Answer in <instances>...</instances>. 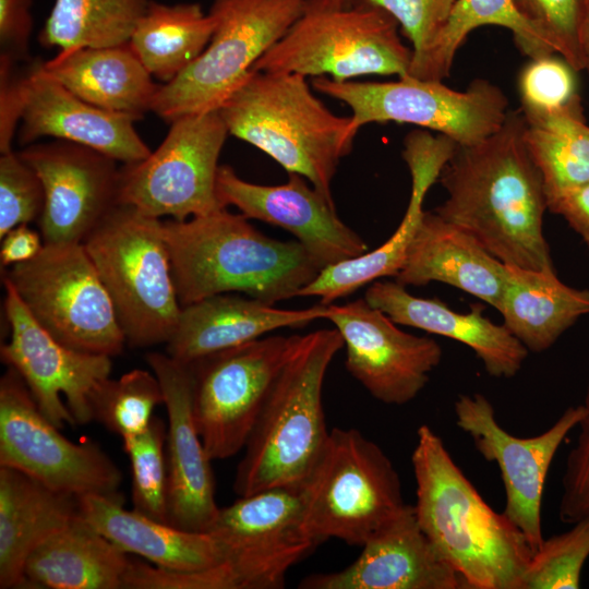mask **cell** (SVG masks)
<instances>
[{
	"mask_svg": "<svg viewBox=\"0 0 589 589\" xmlns=\"http://www.w3.org/2000/svg\"><path fill=\"white\" fill-rule=\"evenodd\" d=\"M303 485L239 496L219 508L208 532L224 544L226 557L208 569L211 589L285 586L288 570L320 544L304 526Z\"/></svg>",
	"mask_w": 589,
	"mask_h": 589,
	"instance_id": "7c38bea8",
	"label": "cell"
},
{
	"mask_svg": "<svg viewBox=\"0 0 589 589\" xmlns=\"http://www.w3.org/2000/svg\"><path fill=\"white\" fill-rule=\"evenodd\" d=\"M342 347L336 328L297 336L243 448L233 481L238 496L303 485L312 476L330 433L322 399L324 378Z\"/></svg>",
	"mask_w": 589,
	"mask_h": 589,
	"instance_id": "277c9868",
	"label": "cell"
},
{
	"mask_svg": "<svg viewBox=\"0 0 589 589\" xmlns=\"http://www.w3.org/2000/svg\"><path fill=\"white\" fill-rule=\"evenodd\" d=\"M81 517L128 554L177 572H197L225 561L224 544L209 532H194L123 508V498L79 497Z\"/></svg>",
	"mask_w": 589,
	"mask_h": 589,
	"instance_id": "83f0119b",
	"label": "cell"
},
{
	"mask_svg": "<svg viewBox=\"0 0 589 589\" xmlns=\"http://www.w3.org/2000/svg\"><path fill=\"white\" fill-rule=\"evenodd\" d=\"M45 204L36 171L13 151L0 157V238L12 228L38 220Z\"/></svg>",
	"mask_w": 589,
	"mask_h": 589,
	"instance_id": "60d3db41",
	"label": "cell"
},
{
	"mask_svg": "<svg viewBox=\"0 0 589 589\" xmlns=\"http://www.w3.org/2000/svg\"><path fill=\"white\" fill-rule=\"evenodd\" d=\"M166 436L164 421L153 418L144 432L122 441L131 464L133 509L169 524Z\"/></svg>",
	"mask_w": 589,
	"mask_h": 589,
	"instance_id": "74e56055",
	"label": "cell"
},
{
	"mask_svg": "<svg viewBox=\"0 0 589 589\" xmlns=\"http://www.w3.org/2000/svg\"><path fill=\"white\" fill-rule=\"evenodd\" d=\"M229 134L264 152L288 173L304 177L327 199L357 132L333 113L306 77L252 70L218 108Z\"/></svg>",
	"mask_w": 589,
	"mask_h": 589,
	"instance_id": "5b68a950",
	"label": "cell"
},
{
	"mask_svg": "<svg viewBox=\"0 0 589 589\" xmlns=\"http://www.w3.org/2000/svg\"><path fill=\"white\" fill-rule=\"evenodd\" d=\"M588 557L589 515L543 540L531 557L524 589H578Z\"/></svg>",
	"mask_w": 589,
	"mask_h": 589,
	"instance_id": "f35d334b",
	"label": "cell"
},
{
	"mask_svg": "<svg viewBox=\"0 0 589 589\" xmlns=\"http://www.w3.org/2000/svg\"><path fill=\"white\" fill-rule=\"evenodd\" d=\"M304 4L305 0H213L209 43L183 72L160 84L152 111L170 123L218 110L298 20Z\"/></svg>",
	"mask_w": 589,
	"mask_h": 589,
	"instance_id": "ba28073f",
	"label": "cell"
},
{
	"mask_svg": "<svg viewBox=\"0 0 589 589\" xmlns=\"http://www.w3.org/2000/svg\"><path fill=\"white\" fill-rule=\"evenodd\" d=\"M455 422L479 454L500 469L505 492L504 514L527 538L533 553L541 546L542 496L552 460L567 434L578 425L584 408L568 407L544 432L518 437L497 421L492 402L481 393L460 394Z\"/></svg>",
	"mask_w": 589,
	"mask_h": 589,
	"instance_id": "e0dca14e",
	"label": "cell"
},
{
	"mask_svg": "<svg viewBox=\"0 0 589 589\" xmlns=\"http://www.w3.org/2000/svg\"><path fill=\"white\" fill-rule=\"evenodd\" d=\"M288 176L284 184H256L220 165L216 195L221 207L236 206L249 219L289 231L321 269L368 252L365 241L338 217L333 200L310 187L304 177Z\"/></svg>",
	"mask_w": 589,
	"mask_h": 589,
	"instance_id": "ffe728a7",
	"label": "cell"
},
{
	"mask_svg": "<svg viewBox=\"0 0 589 589\" xmlns=\"http://www.w3.org/2000/svg\"><path fill=\"white\" fill-rule=\"evenodd\" d=\"M417 520L470 589H524L533 550L522 531L481 496L426 424L411 455Z\"/></svg>",
	"mask_w": 589,
	"mask_h": 589,
	"instance_id": "7a4b0ae2",
	"label": "cell"
},
{
	"mask_svg": "<svg viewBox=\"0 0 589 589\" xmlns=\"http://www.w3.org/2000/svg\"><path fill=\"white\" fill-rule=\"evenodd\" d=\"M130 563L79 515L34 548L24 574L31 588L124 589Z\"/></svg>",
	"mask_w": 589,
	"mask_h": 589,
	"instance_id": "4dcf8cb0",
	"label": "cell"
},
{
	"mask_svg": "<svg viewBox=\"0 0 589 589\" xmlns=\"http://www.w3.org/2000/svg\"><path fill=\"white\" fill-rule=\"evenodd\" d=\"M79 515L77 496L0 466V588H31L24 574L27 556Z\"/></svg>",
	"mask_w": 589,
	"mask_h": 589,
	"instance_id": "f1b7e54d",
	"label": "cell"
},
{
	"mask_svg": "<svg viewBox=\"0 0 589 589\" xmlns=\"http://www.w3.org/2000/svg\"><path fill=\"white\" fill-rule=\"evenodd\" d=\"M327 304L301 310L279 309L254 298L215 294L182 306L166 342V353L190 364L206 356L261 338L283 327H301L324 318Z\"/></svg>",
	"mask_w": 589,
	"mask_h": 589,
	"instance_id": "d4e9b609",
	"label": "cell"
},
{
	"mask_svg": "<svg viewBox=\"0 0 589 589\" xmlns=\"http://www.w3.org/2000/svg\"><path fill=\"white\" fill-rule=\"evenodd\" d=\"M364 299L396 324L466 345L493 377L515 376L528 357V349L504 324H495L485 317L480 305L467 313L456 312L437 299L412 296L397 281H373L366 288Z\"/></svg>",
	"mask_w": 589,
	"mask_h": 589,
	"instance_id": "484cf974",
	"label": "cell"
},
{
	"mask_svg": "<svg viewBox=\"0 0 589 589\" xmlns=\"http://www.w3.org/2000/svg\"><path fill=\"white\" fill-rule=\"evenodd\" d=\"M0 466L74 496L123 498L122 474L94 443H73L39 410L21 375L8 366L0 380Z\"/></svg>",
	"mask_w": 589,
	"mask_h": 589,
	"instance_id": "9a60e30c",
	"label": "cell"
},
{
	"mask_svg": "<svg viewBox=\"0 0 589 589\" xmlns=\"http://www.w3.org/2000/svg\"><path fill=\"white\" fill-rule=\"evenodd\" d=\"M22 98L21 145L50 136L87 146L122 164L151 154L133 117L84 101L49 75L41 61L32 63L23 75Z\"/></svg>",
	"mask_w": 589,
	"mask_h": 589,
	"instance_id": "603a6c76",
	"label": "cell"
},
{
	"mask_svg": "<svg viewBox=\"0 0 589 589\" xmlns=\"http://www.w3.org/2000/svg\"><path fill=\"white\" fill-rule=\"evenodd\" d=\"M112 302L125 344H165L181 312L163 220L118 204L83 240Z\"/></svg>",
	"mask_w": 589,
	"mask_h": 589,
	"instance_id": "8992f818",
	"label": "cell"
},
{
	"mask_svg": "<svg viewBox=\"0 0 589 589\" xmlns=\"http://www.w3.org/2000/svg\"><path fill=\"white\" fill-rule=\"evenodd\" d=\"M457 0H353L392 15L412 45V61L432 45L446 24ZM411 64V63H410Z\"/></svg>",
	"mask_w": 589,
	"mask_h": 589,
	"instance_id": "7bdbcfd3",
	"label": "cell"
},
{
	"mask_svg": "<svg viewBox=\"0 0 589 589\" xmlns=\"http://www.w3.org/2000/svg\"><path fill=\"white\" fill-rule=\"evenodd\" d=\"M520 110L525 143L543 179L546 197L589 182V125L580 100L549 111Z\"/></svg>",
	"mask_w": 589,
	"mask_h": 589,
	"instance_id": "836d02e7",
	"label": "cell"
},
{
	"mask_svg": "<svg viewBox=\"0 0 589 589\" xmlns=\"http://www.w3.org/2000/svg\"><path fill=\"white\" fill-rule=\"evenodd\" d=\"M44 245L41 235L27 224L12 228L1 237V267L5 269L35 259Z\"/></svg>",
	"mask_w": 589,
	"mask_h": 589,
	"instance_id": "c3c4849f",
	"label": "cell"
},
{
	"mask_svg": "<svg viewBox=\"0 0 589 589\" xmlns=\"http://www.w3.org/2000/svg\"><path fill=\"white\" fill-rule=\"evenodd\" d=\"M159 404H164V395L156 375L134 369L103 382L92 397L91 410L93 420L124 440L148 428Z\"/></svg>",
	"mask_w": 589,
	"mask_h": 589,
	"instance_id": "8d00e7d4",
	"label": "cell"
},
{
	"mask_svg": "<svg viewBox=\"0 0 589 589\" xmlns=\"http://www.w3.org/2000/svg\"><path fill=\"white\" fill-rule=\"evenodd\" d=\"M170 123L154 152L120 167L118 203L179 221L224 208L216 195V176L229 132L218 110Z\"/></svg>",
	"mask_w": 589,
	"mask_h": 589,
	"instance_id": "4fadbf2b",
	"label": "cell"
},
{
	"mask_svg": "<svg viewBox=\"0 0 589 589\" xmlns=\"http://www.w3.org/2000/svg\"><path fill=\"white\" fill-rule=\"evenodd\" d=\"M145 361L159 381L168 417L169 524L187 531L208 532L220 507L215 497L212 459L194 420L190 368L166 352H147Z\"/></svg>",
	"mask_w": 589,
	"mask_h": 589,
	"instance_id": "44dd1931",
	"label": "cell"
},
{
	"mask_svg": "<svg viewBox=\"0 0 589 589\" xmlns=\"http://www.w3.org/2000/svg\"><path fill=\"white\" fill-rule=\"evenodd\" d=\"M14 60L0 55V152L12 151L11 144L22 113L23 75L14 71Z\"/></svg>",
	"mask_w": 589,
	"mask_h": 589,
	"instance_id": "bcb514c9",
	"label": "cell"
},
{
	"mask_svg": "<svg viewBox=\"0 0 589 589\" xmlns=\"http://www.w3.org/2000/svg\"><path fill=\"white\" fill-rule=\"evenodd\" d=\"M324 318L342 337L347 371L383 404L413 400L442 360L436 340L401 330L364 298L341 305L327 304Z\"/></svg>",
	"mask_w": 589,
	"mask_h": 589,
	"instance_id": "ac0fdd59",
	"label": "cell"
},
{
	"mask_svg": "<svg viewBox=\"0 0 589 589\" xmlns=\"http://www.w3.org/2000/svg\"><path fill=\"white\" fill-rule=\"evenodd\" d=\"M524 132L519 109L509 111L502 127L483 141L456 145L437 180L447 197L433 212L505 264L554 268L543 233L545 188Z\"/></svg>",
	"mask_w": 589,
	"mask_h": 589,
	"instance_id": "6da1fadb",
	"label": "cell"
},
{
	"mask_svg": "<svg viewBox=\"0 0 589 589\" xmlns=\"http://www.w3.org/2000/svg\"><path fill=\"white\" fill-rule=\"evenodd\" d=\"M313 87L351 109L353 130L369 123H410L435 131L457 145L477 144L496 132L507 118L508 99L495 84L473 80L465 91L443 81L411 75L390 82L335 81L315 77Z\"/></svg>",
	"mask_w": 589,
	"mask_h": 589,
	"instance_id": "8fae6325",
	"label": "cell"
},
{
	"mask_svg": "<svg viewBox=\"0 0 589 589\" xmlns=\"http://www.w3.org/2000/svg\"><path fill=\"white\" fill-rule=\"evenodd\" d=\"M303 493L304 526L318 543L335 538L362 546L406 505L394 464L357 429L330 430Z\"/></svg>",
	"mask_w": 589,
	"mask_h": 589,
	"instance_id": "9c48e42d",
	"label": "cell"
},
{
	"mask_svg": "<svg viewBox=\"0 0 589 589\" xmlns=\"http://www.w3.org/2000/svg\"><path fill=\"white\" fill-rule=\"evenodd\" d=\"M519 15L542 33L558 57L582 71L578 35L587 0H512Z\"/></svg>",
	"mask_w": 589,
	"mask_h": 589,
	"instance_id": "ab89813d",
	"label": "cell"
},
{
	"mask_svg": "<svg viewBox=\"0 0 589 589\" xmlns=\"http://www.w3.org/2000/svg\"><path fill=\"white\" fill-rule=\"evenodd\" d=\"M297 336L261 337L188 364L194 420L212 460L244 448Z\"/></svg>",
	"mask_w": 589,
	"mask_h": 589,
	"instance_id": "5bb4252c",
	"label": "cell"
},
{
	"mask_svg": "<svg viewBox=\"0 0 589 589\" xmlns=\"http://www.w3.org/2000/svg\"><path fill=\"white\" fill-rule=\"evenodd\" d=\"M45 71L84 101L125 113L136 121L152 111L160 84L143 65L129 43L81 48L43 62Z\"/></svg>",
	"mask_w": 589,
	"mask_h": 589,
	"instance_id": "f546056e",
	"label": "cell"
},
{
	"mask_svg": "<svg viewBox=\"0 0 589 589\" xmlns=\"http://www.w3.org/2000/svg\"><path fill=\"white\" fill-rule=\"evenodd\" d=\"M398 27L378 8L305 0L298 20L252 70L335 81L373 74L400 77L408 74L412 49L401 41Z\"/></svg>",
	"mask_w": 589,
	"mask_h": 589,
	"instance_id": "52a82bcc",
	"label": "cell"
},
{
	"mask_svg": "<svg viewBox=\"0 0 589 589\" xmlns=\"http://www.w3.org/2000/svg\"><path fill=\"white\" fill-rule=\"evenodd\" d=\"M24 306L51 336L87 353L127 346L109 294L83 243H45L33 260L4 269Z\"/></svg>",
	"mask_w": 589,
	"mask_h": 589,
	"instance_id": "30bf717a",
	"label": "cell"
},
{
	"mask_svg": "<svg viewBox=\"0 0 589 589\" xmlns=\"http://www.w3.org/2000/svg\"><path fill=\"white\" fill-rule=\"evenodd\" d=\"M3 284L10 339L1 345V360L21 375L39 410L56 426L93 421L92 397L110 376L111 357L57 340L35 321L13 287Z\"/></svg>",
	"mask_w": 589,
	"mask_h": 589,
	"instance_id": "2e32d148",
	"label": "cell"
},
{
	"mask_svg": "<svg viewBox=\"0 0 589 589\" xmlns=\"http://www.w3.org/2000/svg\"><path fill=\"white\" fill-rule=\"evenodd\" d=\"M484 25L509 29L516 44L531 59L556 53L550 40L519 15L512 0H457L432 45L411 62L408 75L444 81L450 75L459 47L472 31Z\"/></svg>",
	"mask_w": 589,
	"mask_h": 589,
	"instance_id": "e575fe53",
	"label": "cell"
},
{
	"mask_svg": "<svg viewBox=\"0 0 589 589\" xmlns=\"http://www.w3.org/2000/svg\"><path fill=\"white\" fill-rule=\"evenodd\" d=\"M214 20L197 2L151 1L134 27L129 45L149 74L166 84L205 49Z\"/></svg>",
	"mask_w": 589,
	"mask_h": 589,
	"instance_id": "d6a6232c",
	"label": "cell"
},
{
	"mask_svg": "<svg viewBox=\"0 0 589 589\" xmlns=\"http://www.w3.org/2000/svg\"><path fill=\"white\" fill-rule=\"evenodd\" d=\"M32 5L33 0H0L1 56L14 61L27 59L34 24Z\"/></svg>",
	"mask_w": 589,
	"mask_h": 589,
	"instance_id": "f6af8a7d",
	"label": "cell"
},
{
	"mask_svg": "<svg viewBox=\"0 0 589 589\" xmlns=\"http://www.w3.org/2000/svg\"><path fill=\"white\" fill-rule=\"evenodd\" d=\"M149 0H55L39 35L58 53L129 43Z\"/></svg>",
	"mask_w": 589,
	"mask_h": 589,
	"instance_id": "d590c367",
	"label": "cell"
},
{
	"mask_svg": "<svg viewBox=\"0 0 589 589\" xmlns=\"http://www.w3.org/2000/svg\"><path fill=\"white\" fill-rule=\"evenodd\" d=\"M341 1L347 5H352L353 4V0H341Z\"/></svg>",
	"mask_w": 589,
	"mask_h": 589,
	"instance_id": "f907efd6",
	"label": "cell"
},
{
	"mask_svg": "<svg viewBox=\"0 0 589 589\" xmlns=\"http://www.w3.org/2000/svg\"><path fill=\"white\" fill-rule=\"evenodd\" d=\"M226 207L187 220H163L181 306L242 292L267 304L298 297L321 268L298 241L269 238Z\"/></svg>",
	"mask_w": 589,
	"mask_h": 589,
	"instance_id": "3957f363",
	"label": "cell"
},
{
	"mask_svg": "<svg viewBox=\"0 0 589 589\" xmlns=\"http://www.w3.org/2000/svg\"><path fill=\"white\" fill-rule=\"evenodd\" d=\"M45 191L38 226L44 243H82L117 206L120 167L87 146L61 141L19 152Z\"/></svg>",
	"mask_w": 589,
	"mask_h": 589,
	"instance_id": "d6986e66",
	"label": "cell"
},
{
	"mask_svg": "<svg viewBox=\"0 0 589 589\" xmlns=\"http://www.w3.org/2000/svg\"><path fill=\"white\" fill-rule=\"evenodd\" d=\"M575 74L561 57L531 59L519 76L521 108L549 111L580 100Z\"/></svg>",
	"mask_w": 589,
	"mask_h": 589,
	"instance_id": "b9f144b4",
	"label": "cell"
},
{
	"mask_svg": "<svg viewBox=\"0 0 589 589\" xmlns=\"http://www.w3.org/2000/svg\"><path fill=\"white\" fill-rule=\"evenodd\" d=\"M581 406L584 414L577 425L578 438L568 453L562 478L558 517L566 524L589 515V385Z\"/></svg>",
	"mask_w": 589,
	"mask_h": 589,
	"instance_id": "ee69618b",
	"label": "cell"
},
{
	"mask_svg": "<svg viewBox=\"0 0 589 589\" xmlns=\"http://www.w3.org/2000/svg\"><path fill=\"white\" fill-rule=\"evenodd\" d=\"M395 278L405 287L444 283L497 310L505 285V263L470 233L432 211L424 212Z\"/></svg>",
	"mask_w": 589,
	"mask_h": 589,
	"instance_id": "4316f807",
	"label": "cell"
},
{
	"mask_svg": "<svg viewBox=\"0 0 589 589\" xmlns=\"http://www.w3.org/2000/svg\"><path fill=\"white\" fill-rule=\"evenodd\" d=\"M497 311L506 328L532 352H542L589 314V290L564 284L554 268L529 269L505 264Z\"/></svg>",
	"mask_w": 589,
	"mask_h": 589,
	"instance_id": "1f68e13d",
	"label": "cell"
},
{
	"mask_svg": "<svg viewBox=\"0 0 589 589\" xmlns=\"http://www.w3.org/2000/svg\"><path fill=\"white\" fill-rule=\"evenodd\" d=\"M442 134L414 130L404 142L402 158L411 175V194L406 213L394 233L382 245L320 271L299 291V297H318L322 304L349 296L381 277H396L407 256L424 211V197L456 148Z\"/></svg>",
	"mask_w": 589,
	"mask_h": 589,
	"instance_id": "cb8c5ba5",
	"label": "cell"
},
{
	"mask_svg": "<svg viewBox=\"0 0 589 589\" xmlns=\"http://www.w3.org/2000/svg\"><path fill=\"white\" fill-rule=\"evenodd\" d=\"M548 209L562 216L589 248V182L549 195Z\"/></svg>",
	"mask_w": 589,
	"mask_h": 589,
	"instance_id": "7dc6e473",
	"label": "cell"
},
{
	"mask_svg": "<svg viewBox=\"0 0 589 589\" xmlns=\"http://www.w3.org/2000/svg\"><path fill=\"white\" fill-rule=\"evenodd\" d=\"M578 45L582 71L589 74V0L579 28Z\"/></svg>",
	"mask_w": 589,
	"mask_h": 589,
	"instance_id": "681fc988",
	"label": "cell"
},
{
	"mask_svg": "<svg viewBox=\"0 0 589 589\" xmlns=\"http://www.w3.org/2000/svg\"><path fill=\"white\" fill-rule=\"evenodd\" d=\"M302 589H460L465 581L422 531L413 505L378 528L338 572L312 574Z\"/></svg>",
	"mask_w": 589,
	"mask_h": 589,
	"instance_id": "7402d4cb",
	"label": "cell"
}]
</instances>
